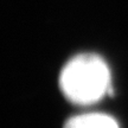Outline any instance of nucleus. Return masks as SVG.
Masks as SVG:
<instances>
[{
  "instance_id": "nucleus-1",
  "label": "nucleus",
  "mask_w": 128,
  "mask_h": 128,
  "mask_svg": "<svg viewBox=\"0 0 128 128\" xmlns=\"http://www.w3.org/2000/svg\"><path fill=\"white\" fill-rule=\"evenodd\" d=\"M65 98L78 106H90L112 92L110 69L96 54H80L69 60L60 74Z\"/></svg>"
},
{
  "instance_id": "nucleus-2",
  "label": "nucleus",
  "mask_w": 128,
  "mask_h": 128,
  "mask_svg": "<svg viewBox=\"0 0 128 128\" xmlns=\"http://www.w3.org/2000/svg\"><path fill=\"white\" fill-rule=\"evenodd\" d=\"M63 128H120L116 120L103 113H84L72 116Z\"/></svg>"
}]
</instances>
